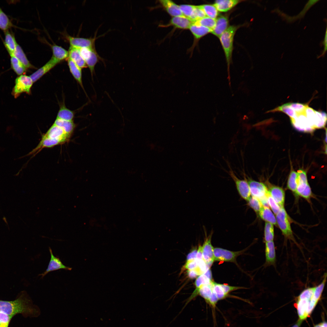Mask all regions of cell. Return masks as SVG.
Listing matches in <instances>:
<instances>
[{
	"label": "cell",
	"instance_id": "cell-1",
	"mask_svg": "<svg viewBox=\"0 0 327 327\" xmlns=\"http://www.w3.org/2000/svg\"><path fill=\"white\" fill-rule=\"evenodd\" d=\"M0 312L12 318L18 314L25 317H35L40 313L39 308L33 304L31 299L24 291L20 293L13 301L0 300Z\"/></svg>",
	"mask_w": 327,
	"mask_h": 327
},
{
	"label": "cell",
	"instance_id": "cell-2",
	"mask_svg": "<svg viewBox=\"0 0 327 327\" xmlns=\"http://www.w3.org/2000/svg\"><path fill=\"white\" fill-rule=\"evenodd\" d=\"M315 287L304 290L297 298L295 306L297 309L299 319L304 320L309 316L318 302L314 297Z\"/></svg>",
	"mask_w": 327,
	"mask_h": 327
},
{
	"label": "cell",
	"instance_id": "cell-3",
	"mask_svg": "<svg viewBox=\"0 0 327 327\" xmlns=\"http://www.w3.org/2000/svg\"><path fill=\"white\" fill-rule=\"evenodd\" d=\"M239 26L231 25L220 36L219 38L224 51L227 66L228 79L230 87V67L232 61L233 42L235 34Z\"/></svg>",
	"mask_w": 327,
	"mask_h": 327
},
{
	"label": "cell",
	"instance_id": "cell-4",
	"mask_svg": "<svg viewBox=\"0 0 327 327\" xmlns=\"http://www.w3.org/2000/svg\"><path fill=\"white\" fill-rule=\"evenodd\" d=\"M251 195L259 199L263 206L269 207L266 196L269 192L266 185L263 183L249 179L247 180Z\"/></svg>",
	"mask_w": 327,
	"mask_h": 327
},
{
	"label": "cell",
	"instance_id": "cell-5",
	"mask_svg": "<svg viewBox=\"0 0 327 327\" xmlns=\"http://www.w3.org/2000/svg\"><path fill=\"white\" fill-rule=\"evenodd\" d=\"M33 82L29 76L21 75L17 77L15 81V86L13 88L12 94L15 98H17L23 92L29 94Z\"/></svg>",
	"mask_w": 327,
	"mask_h": 327
},
{
	"label": "cell",
	"instance_id": "cell-6",
	"mask_svg": "<svg viewBox=\"0 0 327 327\" xmlns=\"http://www.w3.org/2000/svg\"><path fill=\"white\" fill-rule=\"evenodd\" d=\"M276 221L283 235L286 237L292 239V233L287 213L284 207L276 215Z\"/></svg>",
	"mask_w": 327,
	"mask_h": 327
},
{
	"label": "cell",
	"instance_id": "cell-7",
	"mask_svg": "<svg viewBox=\"0 0 327 327\" xmlns=\"http://www.w3.org/2000/svg\"><path fill=\"white\" fill-rule=\"evenodd\" d=\"M290 120L293 127L298 131L312 133L314 130L310 125L304 112L296 114L295 117L290 118Z\"/></svg>",
	"mask_w": 327,
	"mask_h": 327
},
{
	"label": "cell",
	"instance_id": "cell-8",
	"mask_svg": "<svg viewBox=\"0 0 327 327\" xmlns=\"http://www.w3.org/2000/svg\"><path fill=\"white\" fill-rule=\"evenodd\" d=\"M71 136L66 133L59 127L53 124L42 137L57 139L63 144L68 142Z\"/></svg>",
	"mask_w": 327,
	"mask_h": 327
},
{
	"label": "cell",
	"instance_id": "cell-9",
	"mask_svg": "<svg viewBox=\"0 0 327 327\" xmlns=\"http://www.w3.org/2000/svg\"><path fill=\"white\" fill-rule=\"evenodd\" d=\"M229 173L235 183L240 195L243 199L247 201L251 196L247 180L246 178L244 180L239 179L232 170H230Z\"/></svg>",
	"mask_w": 327,
	"mask_h": 327
},
{
	"label": "cell",
	"instance_id": "cell-10",
	"mask_svg": "<svg viewBox=\"0 0 327 327\" xmlns=\"http://www.w3.org/2000/svg\"><path fill=\"white\" fill-rule=\"evenodd\" d=\"M49 251L51 255V258L47 268L46 270L41 274L39 275L42 279L46 275L50 272L61 269L71 271L72 269L71 267L66 266L62 262L60 259L58 257L55 256L52 252L51 248L49 247Z\"/></svg>",
	"mask_w": 327,
	"mask_h": 327
},
{
	"label": "cell",
	"instance_id": "cell-11",
	"mask_svg": "<svg viewBox=\"0 0 327 327\" xmlns=\"http://www.w3.org/2000/svg\"><path fill=\"white\" fill-rule=\"evenodd\" d=\"M97 33L93 38H85L75 37L67 35L66 38L71 46L78 48H92L95 46V42L96 39L100 37H96Z\"/></svg>",
	"mask_w": 327,
	"mask_h": 327
},
{
	"label": "cell",
	"instance_id": "cell-12",
	"mask_svg": "<svg viewBox=\"0 0 327 327\" xmlns=\"http://www.w3.org/2000/svg\"><path fill=\"white\" fill-rule=\"evenodd\" d=\"M241 252L240 251L233 252L221 248H215L213 249L214 260L233 262Z\"/></svg>",
	"mask_w": 327,
	"mask_h": 327
},
{
	"label": "cell",
	"instance_id": "cell-13",
	"mask_svg": "<svg viewBox=\"0 0 327 327\" xmlns=\"http://www.w3.org/2000/svg\"><path fill=\"white\" fill-rule=\"evenodd\" d=\"M60 62L52 56L50 59L45 65L29 76L33 83L37 81Z\"/></svg>",
	"mask_w": 327,
	"mask_h": 327
},
{
	"label": "cell",
	"instance_id": "cell-14",
	"mask_svg": "<svg viewBox=\"0 0 327 327\" xmlns=\"http://www.w3.org/2000/svg\"><path fill=\"white\" fill-rule=\"evenodd\" d=\"M211 235L206 239L202 246L203 259L209 268L214 261V248L211 243Z\"/></svg>",
	"mask_w": 327,
	"mask_h": 327
},
{
	"label": "cell",
	"instance_id": "cell-15",
	"mask_svg": "<svg viewBox=\"0 0 327 327\" xmlns=\"http://www.w3.org/2000/svg\"><path fill=\"white\" fill-rule=\"evenodd\" d=\"M195 22L193 21L184 15L173 17L170 20L166 27L173 26L178 28L189 29L190 26Z\"/></svg>",
	"mask_w": 327,
	"mask_h": 327
},
{
	"label": "cell",
	"instance_id": "cell-16",
	"mask_svg": "<svg viewBox=\"0 0 327 327\" xmlns=\"http://www.w3.org/2000/svg\"><path fill=\"white\" fill-rule=\"evenodd\" d=\"M216 19L215 25L211 33L219 38L229 27V20L225 15H221Z\"/></svg>",
	"mask_w": 327,
	"mask_h": 327
},
{
	"label": "cell",
	"instance_id": "cell-17",
	"mask_svg": "<svg viewBox=\"0 0 327 327\" xmlns=\"http://www.w3.org/2000/svg\"><path fill=\"white\" fill-rule=\"evenodd\" d=\"M160 3L165 10L171 16L173 17L183 15L181 11L179 5L172 1L169 0L159 1Z\"/></svg>",
	"mask_w": 327,
	"mask_h": 327
},
{
	"label": "cell",
	"instance_id": "cell-18",
	"mask_svg": "<svg viewBox=\"0 0 327 327\" xmlns=\"http://www.w3.org/2000/svg\"><path fill=\"white\" fill-rule=\"evenodd\" d=\"M68 51V57L80 68L82 69L88 67L85 61L80 54L79 48L70 46Z\"/></svg>",
	"mask_w": 327,
	"mask_h": 327
},
{
	"label": "cell",
	"instance_id": "cell-19",
	"mask_svg": "<svg viewBox=\"0 0 327 327\" xmlns=\"http://www.w3.org/2000/svg\"><path fill=\"white\" fill-rule=\"evenodd\" d=\"M269 194L280 208L284 207L285 194L283 189L279 187L272 186L268 190Z\"/></svg>",
	"mask_w": 327,
	"mask_h": 327
},
{
	"label": "cell",
	"instance_id": "cell-20",
	"mask_svg": "<svg viewBox=\"0 0 327 327\" xmlns=\"http://www.w3.org/2000/svg\"><path fill=\"white\" fill-rule=\"evenodd\" d=\"M242 1L239 0H217L215 1L214 5L218 11L226 12Z\"/></svg>",
	"mask_w": 327,
	"mask_h": 327
},
{
	"label": "cell",
	"instance_id": "cell-21",
	"mask_svg": "<svg viewBox=\"0 0 327 327\" xmlns=\"http://www.w3.org/2000/svg\"><path fill=\"white\" fill-rule=\"evenodd\" d=\"M67 61L71 73L85 91L82 82L81 69L69 57L67 59Z\"/></svg>",
	"mask_w": 327,
	"mask_h": 327
},
{
	"label": "cell",
	"instance_id": "cell-22",
	"mask_svg": "<svg viewBox=\"0 0 327 327\" xmlns=\"http://www.w3.org/2000/svg\"><path fill=\"white\" fill-rule=\"evenodd\" d=\"M265 254L267 264H274L276 259L275 246L273 241L266 242Z\"/></svg>",
	"mask_w": 327,
	"mask_h": 327
},
{
	"label": "cell",
	"instance_id": "cell-23",
	"mask_svg": "<svg viewBox=\"0 0 327 327\" xmlns=\"http://www.w3.org/2000/svg\"><path fill=\"white\" fill-rule=\"evenodd\" d=\"M100 61H104L103 59L97 53L94 47L92 49L91 54L90 58L85 61L87 67L89 69L92 78L94 72L95 66Z\"/></svg>",
	"mask_w": 327,
	"mask_h": 327
},
{
	"label": "cell",
	"instance_id": "cell-24",
	"mask_svg": "<svg viewBox=\"0 0 327 327\" xmlns=\"http://www.w3.org/2000/svg\"><path fill=\"white\" fill-rule=\"evenodd\" d=\"M4 44L10 56L13 55L17 44L14 36L8 30L5 31Z\"/></svg>",
	"mask_w": 327,
	"mask_h": 327
},
{
	"label": "cell",
	"instance_id": "cell-25",
	"mask_svg": "<svg viewBox=\"0 0 327 327\" xmlns=\"http://www.w3.org/2000/svg\"><path fill=\"white\" fill-rule=\"evenodd\" d=\"M62 129L66 133L71 135L75 128L73 121H69L56 118L53 124Z\"/></svg>",
	"mask_w": 327,
	"mask_h": 327
},
{
	"label": "cell",
	"instance_id": "cell-26",
	"mask_svg": "<svg viewBox=\"0 0 327 327\" xmlns=\"http://www.w3.org/2000/svg\"><path fill=\"white\" fill-rule=\"evenodd\" d=\"M189 29L197 39H200L212 31L211 30L207 27L194 23L190 26Z\"/></svg>",
	"mask_w": 327,
	"mask_h": 327
},
{
	"label": "cell",
	"instance_id": "cell-27",
	"mask_svg": "<svg viewBox=\"0 0 327 327\" xmlns=\"http://www.w3.org/2000/svg\"><path fill=\"white\" fill-rule=\"evenodd\" d=\"M27 68H35L28 60L21 47L17 44L13 55Z\"/></svg>",
	"mask_w": 327,
	"mask_h": 327
},
{
	"label": "cell",
	"instance_id": "cell-28",
	"mask_svg": "<svg viewBox=\"0 0 327 327\" xmlns=\"http://www.w3.org/2000/svg\"><path fill=\"white\" fill-rule=\"evenodd\" d=\"M53 56L60 62L66 59L69 56L68 51L61 46L55 44L51 45Z\"/></svg>",
	"mask_w": 327,
	"mask_h": 327
},
{
	"label": "cell",
	"instance_id": "cell-29",
	"mask_svg": "<svg viewBox=\"0 0 327 327\" xmlns=\"http://www.w3.org/2000/svg\"><path fill=\"white\" fill-rule=\"evenodd\" d=\"M258 214L263 220L273 225H276V218L269 207L263 206Z\"/></svg>",
	"mask_w": 327,
	"mask_h": 327
},
{
	"label": "cell",
	"instance_id": "cell-30",
	"mask_svg": "<svg viewBox=\"0 0 327 327\" xmlns=\"http://www.w3.org/2000/svg\"><path fill=\"white\" fill-rule=\"evenodd\" d=\"M74 117V112L67 108L64 104H62L60 106L56 118L71 121H73Z\"/></svg>",
	"mask_w": 327,
	"mask_h": 327
},
{
	"label": "cell",
	"instance_id": "cell-31",
	"mask_svg": "<svg viewBox=\"0 0 327 327\" xmlns=\"http://www.w3.org/2000/svg\"><path fill=\"white\" fill-rule=\"evenodd\" d=\"M296 193L305 198H309L311 195L312 192L308 183H298Z\"/></svg>",
	"mask_w": 327,
	"mask_h": 327
},
{
	"label": "cell",
	"instance_id": "cell-32",
	"mask_svg": "<svg viewBox=\"0 0 327 327\" xmlns=\"http://www.w3.org/2000/svg\"><path fill=\"white\" fill-rule=\"evenodd\" d=\"M11 57V64L12 69L17 75H23L26 71L27 68L14 55Z\"/></svg>",
	"mask_w": 327,
	"mask_h": 327
},
{
	"label": "cell",
	"instance_id": "cell-33",
	"mask_svg": "<svg viewBox=\"0 0 327 327\" xmlns=\"http://www.w3.org/2000/svg\"><path fill=\"white\" fill-rule=\"evenodd\" d=\"M315 129L324 127L326 122V113L324 111H318L315 110Z\"/></svg>",
	"mask_w": 327,
	"mask_h": 327
},
{
	"label": "cell",
	"instance_id": "cell-34",
	"mask_svg": "<svg viewBox=\"0 0 327 327\" xmlns=\"http://www.w3.org/2000/svg\"><path fill=\"white\" fill-rule=\"evenodd\" d=\"M206 16L216 19L219 15V12L214 5L205 4L200 5Z\"/></svg>",
	"mask_w": 327,
	"mask_h": 327
},
{
	"label": "cell",
	"instance_id": "cell-35",
	"mask_svg": "<svg viewBox=\"0 0 327 327\" xmlns=\"http://www.w3.org/2000/svg\"><path fill=\"white\" fill-rule=\"evenodd\" d=\"M298 186V174L297 172L292 170L289 176L287 186L291 190L296 193Z\"/></svg>",
	"mask_w": 327,
	"mask_h": 327
},
{
	"label": "cell",
	"instance_id": "cell-36",
	"mask_svg": "<svg viewBox=\"0 0 327 327\" xmlns=\"http://www.w3.org/2000/svg\"><path fill=\"white\" fill-rule=\"evenodd\" d=\"M276 111H280L283 112L289 116L290 118L295 117L296 114V112L289 106L288 103L279 106L268 112Z\"/></svg>",
	"mask_w": 327,
	"mask_h": 327
},
{
	"label": "cell",
	"instance_id": "cell-37",
	"mask_svg": "<svg viewBox=\"0 0 327 327\" xmlns=\"http://www.w3.org/2000/svg\"><path fill=\"white\" fill-rule=\"evenodd\" d=\"M179 7L184 16L195 21L194 14L195 5H179Z\"/></svg>",
	"mask_w": 327,
	"mask_h": 327
},
{
	"label": "cell",
	"instance_id": "cell-38",
	"mask_svg": "<svg viewBox=\"0 0 327 327\" xmlns=\"http://www.w3.org/2000/svg\"><path fill=\"white\" fill-rule=\"evenodd\" d=\"M216 20L207 16L196 21L194 23L207 27L212 30L214 28Z\"/></svg>",
	"mask_w": 327,
	"mask_h": 327
},
{
	"label": "cell",
	"instance_id": "cell-39",
	"mask_svg": "<svg viewBox=\"0 0 327 327\" xmlns=\"http://www.w3.org/2000/svg\"><path fill=\"white\" fill-rule=\"evenodd\" d=\"M247 201L249 206L258 214L263 206L259 199L252 196Z\"/></svg>",
	"mask_w": 327,
	"mask_h": 327
},
{
	"label": "cell",
	"instance_id": "cell-40",
	"mask_svg": "<svg viewBox=\"0 0 327 327\" xmlns=\"http://www.w3.org/2000/svg\"><path fill=\"white\" fill-rule=\"evenodd\" d=\"M274 237L273 225L266 222L264 227V238L266 242L272 241Z\"/></svg>",
	"mask_w": 327,
	"mask_h": 327
},
{
	"label": "cell",
	"instance_id": "cell-41",
	"mask_svg": "<svg viewBox=\"0 0 327 327\" xmlns=\"http://www.w3.org/2000/svg\"><path fill=\"white\" fill-rule=\"evenodd\" d=\"M211 284L213 292L216 294L219 300L223 299L228 296L224 292L220 284L212 281Z\"/></svg>",
	"mask_w": 327,
	"mask_h": 327
},
{
	"label": "cell",
	"instance_id": "cell-42",
	"mask_svg": "<svg viewBox=\"0 0 327 327\" xmlns=\"http://www.w3.org/2000/svg\"><path fill=\"white\" fill-rule=\"evenodd\" d=\"M12 24L7 15L3 12L0 13V28L6 31L12 26Z\"/></svg>",
	"mask_w": 327,
	"mask_h": 327
},
{
	"label": "cell",
	"instance_id": "cell-43",
	"mask_svg": "<svg viewBox=\"0 0 327 327\" xmlns=\"http://www.w3.org/2000/svg\"><path fill=\"white\" fill-rule=\"evenodd\" d=\"M315 110L308 106L306 108L304 114L306 116L309 124L314 130L315 114Z\"/></svg>",
	"mask_w": 327,
	"mask_h": 327
},
{
	"label": "cell",
	"instance_id": "cell-44",
	"mask_svg": "<svg viewBox=\"0 0 327 327\" xmlns=\"http://www.w3.org/2000/svg\"><path fill=\"white\" fill-rule=\"evenodd\" d=\"M211 280L205 274H203L200 275L197 278L195 282L196 289H198L202 286L211 283Z\"/></svg>",
	"mask_w": 327,
	"mask_h": 327
},
{
	"label": "cell",
	"instance_id": "cell-45",
	"mask_svg": "<svg viewBox=\"0 0 327 327\" xmlns=\"http://www.w3.org/2000/svg\"><path fill=\"white\" fill-rule=\"evenodd\" d=\"M289 106L295 111L296 114L303 113L306 107L308 106L307 104L299 103H288Z\"/></svg>",
	"mask_w": 327,
	"mask_h": 327
},
{
	"label": "cell",
	"instance_id": "cell-46",
	"mask_svg": "<svg viewBox=\"0 0 327 327\" xmlns=\"http://www.w3.org/2000/svg\"><path fill=\"white\" fill-rule=\"evenodd\" d=\"M267 201L274 213L276 215L279 211L280 207L275 201L268 192L266 196Z\"/></svg>",
	"mask_w": 327,
	"mask_h": 327
},
{
	"label": "cell",
	"instance_id": "cell-47",
	"mask_svg": "<svg viewBox=\"0 0 327 327\" xmlns=\"http://www.w3.org/2000/svg\"><path fill=\"white\" fill-rule=\"evenodd\" d=\"M12 317L0 312V327H8Z\"/></svg>",
	"mask_w": 327,
	"mask_h": 327
},
{
	"label": "cell",
	"instance_id": "cell-48",
	"mask_svg": "<svg viewBox=\"0 0 327 327\" xmlns=\"http://www.w3.org/2000/svg\"><path fill=\"white\" fill-rule=\"evenodd\" d=\"M93 47L79 48L80 54L85 61L90 58L91 54L92 49Z\"/></svg>",
	"mask_w": 327,
	"mask_h": 327
},
{
	"label": "cell",
	"instance_id": "cell-49",
	"mask_svg": "<svg viewBox=\"0 0 327 327\" xmlns=\"http://www.w3.org/2000/svg\"><path fill=\"white\" fill-rule=\"evenodd\" d=\"M298 174V184L300 183H308L306 172L300 169L297 172Z\"/></svg>",
	"mask_w": 327,
	"mask_h": 327
},
{
	"label": "cell",
	"instance_id": "cell-50",
	"mask_svg": "<svg viewBox=\"0 0 327 327\" xmlns=\"http://www.w3.org/2000/svg\"><path fill=\"white\" fill-rule=\"evenodd\" d=\"M198 263L196 259L187 261L184 266V269H187L188 270H193L197 266Z\"/></svg>",
	"mask_w": 327,
	"mask_h": 327
},
{
	"label": "cell",
	"instance_id": "cell-51",
	"mask_svg": "<svg viewBox=\"0 0 327 327\" xmlns=\"http://www.w3.org/2000/svg\"><path fill=\"white\" fill-rule=\"evenodd\" d=\"M220 285L225 293L227 295H228V293L230 292L242 288L241 287L230 286L227 285L220 284Z\"/></svg>",
	"mask_w": 327,
	"mask_h": 327
},
{
	"label": "cell",
	"instance_id": "cell-52",
	"mask_svg": "<svg viewBox=\"0 0 327 327\" xmlns=\"http://www.w3.org/2000/svg\"><path fill=\"white\" fill-rule=\"evenodd\" d=\"M195 259L198 261L203 259L202 256V247L201 246H199L198 249L197 250Z\"/></svg>",
	"mask_w": 327,
	"mask_h": 327
},
{
	"label": "cell",
	"instance_id": "cell-53",
	"mask_svg": "<svg viewBox=\"0 0 327 327\" xmlns=\"http://www.w3.org/2000/svg\"><path fill=\"white\" fill-rule=\"evenodd\" d=\"M197 249H194L187 256V260L189 261L195 259L197 252Z\"/></svg>",
	"mask_w": 327,
	"mask_h": 327
},
{
	"label": "cell",
	"instance_id": "cell-54",
	"mask_svg": "<svg viewBox=\"0 0 327 327\" xmlns=\"http://www.w3.org/2000/svg\"><path fill=\"white\" fill-rule=\"evenodd\" d=\"M188 274L189 277L191 278L196 277L197 275L193 270H188Z\"/></svg>",
	"mask_w": 327,
	"mask_h": 327
},
{
	"label": "cell",
	"instance_id": "cell-55",
	"mask_svg": "<svg viewBox=\"0 0 327 327\" xmlns=\"http://www.w3.org/2000/svg\"><path fill=\"white\" fill-rule=\"evenodd\" d=\"M323 44L324 45V50L322 53V55H323L327 50V31H326L325 36V37L324 40L323 41Z\"/></svg>",
	"mask_w": 327,
	"mask_h": 327
},
{
	"label": "cell",
	"instance_id": "cell-56",
	"mask_svg": "<svg viewBox=\"0 0 327 327\" xmlns=\"http://www.w3.org/2000/svg\"><path fill=\"white\" fill-rule=\"evenodd\" d=\"M210 279L212 280V275L211 270L208 269L204 273Z\"/></svg>",
	"mask_w": 327,
	"mask_h": 327
},
{
	"label": "cell",
	"instance_id": "cell-57",
	"mask_svg": "<svg viewBox=\"0 0 327 327\" xmlns=\"http://www.w3.org/2000/svg\"><path fill=\"white\" fill-rule=\"evenodd\" d=\"M314 327H327V323L324 321L315 325Z\"/></svg>",
	"mask_w": 327,
	"mask_h": 327
},
{
	"label": "cell",
	"instance_id": "cell-58",
	"mask_svg": "<svg viewBox=\"0 0 327 327\" xmlns=\"http://www.w3.org/2000/svg\"><path fill=\"white\" fill-rule=\"evenodd\" d=\"M302 322V321L299 319L292 327H300Z\"/></svg>",
	"mask_w": 327,
	"mask_h": 327
},
{
	"label": "cell",
	"instance_id": "cell-59",
	"mask_svg": "<svg viewBox=\"0 0 327 327\" xmlns=\"http://www.w3.org/2000/svg\"><path fill=\"white\" fill-rule=\"evenodd\" d=\"M2 11V10H1V9H0V13Z\"/></svg>",
	"mask_w": 327,
	"mask_h": 327
}]
</instances>
